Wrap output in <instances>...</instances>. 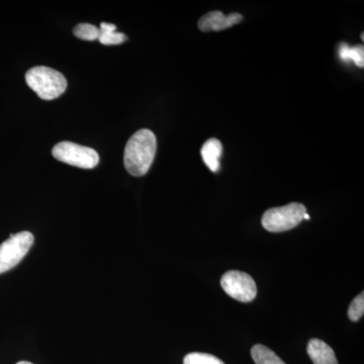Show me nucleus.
<instances>
[{
    "mask_svg": "<svg viewBox=\"0 0 364 364\" xmlns=\"http://www.w3.org/2000/svg\"><path fill=\"white\" fill-rule=\"evenodd\" d=\"M203 162L212 172H218L220 170V158L223 154V145L218 139H210L203 144L202 151Z\"/></svg>",
    "mask_w": 364,
    "mask_h": 364,
    "instance_id": "9",
    "label": "nucleus"
},
{
    "mask_svg": "<svg viewBox=\"0 0 364 364\" xmlns=\"http://www.w3.org/2000/svg\"><path fill=\"white\" fill-rule=\"evenodd\" d=\"M339 56L343 61H352L355 65L363 68L364 66V48L363 45L350 47L347 44H341L339 47Z\"/></svg>",
    "mask_w": 364,
    "mask_h": 364,
    "instance_id": "12",
    "label": "nucleus"
},
{
    "mask_svg": "<svg viewBox=\"0 0 364 364\" xmlns=\"http://www.w3.org/2000/svg\"><path fill=\"white\" fill-rule=\"evenodd\" d=\"M242 21L243 16L240 14L233 13L225 16L222 11H215L203 16L198 21V26L202 32H220L241 23Z\"/></svg>",
    "mask_w": 364,
    "mask_h": 364,
    "instance_id": "7",
    "label": "nucleus"
},
{
    "mask_svg": "<svg viewBox=\"0 0 364 364\" xmlns=\"http://www.w3.org/2000/svg\"><path fill=\"white\" fill-rule=\"evenodd\" d=\"M251 356L255 364H287L264 345H254L251 349Z\"/></svg>",
    "mask_w": 364,
    "mask_h": 364,
    "instance_id": "11",
    "label": "nucleus"
},
{
    "mask_svg": "<svg viewBox=\"0 0 364 364\" xmlns=\"http://www.w3.org/2000/svg\"><path fill=\"white\" fill-rule=\"evenodd\" d=\"M157 140L154 133L148 129L136 132L129 139L124 148V167L133 176H143L149 171L154 161Z\"/></svg>",
    "mask_w": 364,
    "mask_h": 364,
    "instance_id": "1",
    "label": "nucleus"
},
{
    "mask_svg": "<svg viewBox=\"0 0 364 364\" xmlns=\"http://www.w3.org/2000/svg\"><path fill=\"white\" fill-rule=\"evenodd\" d=\"M16 364H33V363H28V361H20V363H18Z\"/></svg>",
    "mask_w": 364,
    "mask_h": 364,
    "instance_id": "17",
    "label": "nucleus"
},
{
    "mask_svg": "<svg viewBox=\"0 0 364 364\" xmlns=\"http://www.w3.org/2000/svg\"><path fill=\"white\" fill-rule=\"evenodd\" d=\"M364 314V294L361 293L352 301L348 309V317L353 322H358Z\"/></svg>",
    "mask_w": 364,
    "mask_h": 364,
    "instance_id": "15",
    "label": "nucleus"
},
{
    "mask_svg": "<svg viewBox=\"0 0 364 364\" xmlns=\"http://www.w3.org/2000/svg\"><path fill=\"white\" fill-rule=\"evenodd\" d=\"M306 351L314 364H338L334 350L322 340H310Z\"/></svg>",
    "mask_w": 364,
    "mask_h": 364,
    "instance_id": "8",
    "label": "nucleus"
},
{
    "mask_svg": "<svg viewBox=\"0 0 364 364\" xmlns=\"http://www.w3.org/2000/svg\"><path fill=\"white\" fill-rule=\"evenodd\" d=\"M74 35L78 39L85 41H95L98 39L100 28L90 23H79L73 30Z\"/></svg>",
    "mask_w": 364,
    "mask_h": 364,
    "instance_id": "13",
    "label": "nucleus"
},
{
    "mask_svg": "<svg viewBox=\"0 0 364 364\" xmlns=\"http://www.w3.org/2000/svg\"><path fill=\"white\" fill-rule=\"evenodd\" d=\"M33 235L28 231L11 235L0 245V274L16 267L32 247Z\"/></svg>",
    "mask_w": 364,
    "mask_h": 364,
    "instance_id": "4",
    "label": "nucleus"
},
{
    "mask_svg": "<svg viewBox=\"0 0 364 364\" xmlns=\"http://www.w3.org/2000/svg\"><path fill=\"white\" fill-rule=\"evenodd\" d=\"M221 286L225 293L241 303L253 301L257 294L255 280L247 273L238 270L225 273L222 277Z\"/></svg>",
    "mask_w": 364,
    "mask_h": 364,
    "instance_id": "6",
    "label": "nucleus"
},
{
    "mask_svg": "<svg viewBox=\"0 0 364 364\" xmlns=\"http://www.w3.org/2000/svg\"><path fill=\"white\" fill-rule=\"evenodd\" d=\"M306 208L301 203H291L284 207L267 210L262 215V226L268 232L279 233L299 226L303 221Z\"/></svg>",
    "mask_w": 364,
    "mask_h": 364,
    "instance_id": "3",
    "label": "nucleus"
},
{
    "mask_svg": "<svg viewBox=\"0 0 364 364\" xmlns=\"http://www.w3.org/2000/svg\"><path fill=\"white\" fill-rule=\"evenodd\" d=\"M183 364H225L221 359L208 353L193 352L183 359Z\"/></svg>",
    "mask_w": 364,
    "mask_h": 364,
    "instance_id": "14",
    "label": "nucleus"
},
{
    "mask_svg": "<svg viewBox=\"0 0 364 364\" xmlns=\"http://www.w3.org/2000/svg\"><path fill=\"white\" fill-rule=\"evenodd\" d=\"M97 40L102 45H119L127 41V36L117 32V26L112 23H102Z\"/></svg>",
    "mask_w": 364,
    "mask_h": 364,
    "instance_id": "10",
    "label": "nucleus"
},
{
    "mask_svg": "<svg viewBox=\"0 0 364 364\" xmlns=\"http://www.w3.org/2000/svg\"><path fill=\"white\" fill-rule=\"evenodd\" d=\"M52 154L59 161L83 169L95 168L100 162L97 151L68 141L57 144Z\"/></svg>",
    "mask_w": 364,
    "mask_h": 364,
    "instance_id": "5",
    "label": "nucleus"
},
{
    "mask_svg": "<svg viewBox=\"0 0 364 364\" xmlns=\"http://www.w3.org/2000/svg\"><path fill=\"white\" fill-rule=\"evenodd\" d=\"M26 82L44 100L61 97L67 88L65 76L61 72L45 66L33 67L26 72Z\"/></svg>",
    "mask_w": 364,
    "mask_h": 364,
    "instance_id": "2",
    "label": "nucleus"
},
{
    "mask_svg": "<svg viewBox=\"0 0 364 364\" xmlns=\"http://www.w3.org/2000/svg\"><path fill=\"white\" fill-rule=\"evenodd\" d=\"M310 215H309L308 213H306L305 215H304V220H310Z\"/></svg>",
    "mask_w": 364,
    "mask_h": 364,
    "instance_id": "16",
    "label": "nucleus"
}]
</instances>
